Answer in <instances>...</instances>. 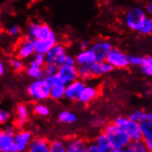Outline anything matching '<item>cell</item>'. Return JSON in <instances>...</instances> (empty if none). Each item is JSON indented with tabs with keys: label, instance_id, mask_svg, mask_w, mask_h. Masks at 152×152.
<instances>
[{
	"label": "cell",
	"instance_id": "cell-1",
	"mask_svg": "<svg viewBox=\"0 0 152 152\" xmlns=\"http://www.w3.org/2000/svg\"><path fill=\"white\" fill-rule=\"evenodd\" d=\"M106 136L111 141V144L114 149L124 148L126 149L128 144L131 142V138L128 134L118 126L114 122L108 123L102 129Z\"/></svg>",
	"mask_w": 152,
	"mask_h": 152
},
{
	"label": "cell",
	"instance_id": "cell-2",
	"mask_svg": "<svg viewBox=\"0 0 152 152\" xmlns=\"http://www.w3.org/2000/svg\"><path fill=\"white\" fill-rule=\"evenodd\" d=\"M27 93L33 101L42 102L50 98L51 87L44 78L35 79L27 88Z\"/></svg>",
	"mask_w": 152,
	"mask_h": 152
},
{
	"label": "cell",
	"instance_id": "cell-3",
	"mask_svg": "<svg viewBox=\"0 0 152 152\" xmlns=\"http://www.w3.org/2000/svg\"><path fill=\"white\" fill-rule=\"evenodd\" d=\"M118 126L126 131L131 140L143 139V134L141 130V124L131 120L128 116H118L113 121Z\"/></svg>",
	"mask_w": 152,
	"mask_h": 152
},
{
	"label": "cell",
	"instance_id": "cell-4",
	"mask_svg": "<svg viewBox=\"0 0 152 152\" xmlns=\"http://www.w3.org/2000/svg\"><path fill=\"white\" fill-rule=\"evenodd\" d=\"M146 17V11L142 7H133L126 11L124 16V23L130 30L137 31Z\"/></svg>",
	"mask_w": 152,
	"mask_h": 152
},
{
	"label": "cell",
	"instance_id": "cell-5",
	"mask_svg": "<svg viewBox=\"0 0 152 152\" xmlns=\"http://www.w3.org/2000/svg\"><path fill=\"white\" fill-rule=\"evenodd\" d=\"M46 64L45 56L42 53H35L33 59L31 61V63L27 68V74L29 77L34 79H42L45 77L43 67Z\"/></svg>",
	"mask_w": 152,
	"mask_h": 152
},
{
	"label": "cell",
	"instance_id": "cell-6",
	"mask_svg": "<svg viewBox=\"0 0 152 152\" xmlns=\"http://www.w3.org/2000/svg\"><path fill=\"white\" fill-rule=\"evenodd\" d=\"M34 40L30 35L24 36L19 40L17 44L16 56L20 59H27L32 56L34 53H36L34 46Z\"/></svg>",
	"mask_w": 152,
	"mask_h": 152
},
{
	"label": "cell",
	"instance_id": "cell-7",
	"mask_svg": "<svg viewBox=\"0 0 152 152\" xmlns=\"http://www.w3.org/2000/svg\"><path fill=\"white\" fill-rule=\"evenodd\" d=\"M106 61L111 64L113 68H124L130 66L129 56L126 55L118 48H112L106 57Z\"/></svg>",
	"mask_w": 152,
	"mask_h": 152
},
{
	"label": "cell",
	"instance_id": "cell-8",
	"mask_svg": "<svg viewBox=\"0 0 152 152\" xmlns=\"http://www.w3.org/2000/svg\"><path fill=\"white\" fill-rule=\"evenodd\" d=\"M32 138V134L29 130L23 129L17 131L14 135V146L16 152H24L28 150Z\"/></svg>",
	"mask_w": 152,
	"mask_h": 152
},
{
	"label": "cell",
	"instance_id": "cell-9",
	"mask_svg": "<svg viewBox=\"0 0 152 152\" xmlns=\"http://www.w3.org/2000/svg\"><path fill=\"white\" fill-rule=\"evenodd\" d=\"M57 75L64 85H67L78 78L77 66H59Z\"/></svg>",
	"mask_w": 152,
	"mask_h": 152
},
{
	"label": "cell",
	"instance_id": "cell-10",
	"mask_svg": "<svg viewBox=\"0 0 152 152\" xmlns=\"http://www.w3.org/2000/svg\"><path fill=\"white\" fill-rule=\"evenodd\" d=\"M56 44H57L56 35L53 31L46 38L41 40H34L35 51H36L37 53H42V55H45L47 52H49Z\"/></svg>",
	"mask_w": 152,
	"mask_h": 152
},
{
	"label": "cell",
	"instance_id": "cell-11",
	"mask_svg": "<svg viewBox=\"0 0 152 152\" xmlns=\"http://www.w3.org/2000/svg\"><path fill=\"white\" fill-rule=\"evenodd\" d=\"M112 48L113 46L111 42L108 41H104V40L98 41L94 42L93 44H91V49L93 51L95 55L96 61H99V62L106 61V57L108 56V53Z\"/></svg>",
	"mask_w": 152,
	"mask_h": 152
},
{
	"label": "cell",
	"instance_id": "cell-12",
	"mask_svg": "<svg viewBox=\"0 0 152 152\" xmlns=\"http://www.w3.org/2000/svg\"><path fill=\"white\" fill-rule=\"evenodd\" d=\"M84 87L85 84L83 80L79 78L67 84L66 87V98L70 101H78L79 95L81 93Z\"/></svg>",
	"mask_w": 152,
	"mask_h": 152
},
{
	"label": "cell",
	"instance_id": "cell-13",
	"mask_svg": "<svg viewBox=\"0 0 152 152\" xmlns=\"http://www.w3.org/2000/svg\"><path fill=\"white\" fill-rule=\"evenodd\" d=\"M89 69H91V72L93 76V77H99L102 75L108 74L113 69V66L109 64L107 61L103 62H99V61H95L93 63L88 65Z\"/></svg>",
	"mask_w": 152,
	"mask_h": 152
},
{
	"label": "cell",
	"instance_id": "cell-14",
	"mask_svg": "<svg viewBox=\"0 0 152 152\" xmlns=\"http://www.w3.org/2000/svg\"><path fill=\"white\" fill-rule=\"evenodd\" d=\"M66 55V48L63 45H61V44H56L49 52H47L44 55V56H45L46 63L56 64L58 66V63L62 59V57Z\"/></svg>",
	"mask_w": 152,
	"mask_h": 152
},
{
	"label": "cell",
	"instance_id": "cell-15",
	"mask_svg": "<svg viewBox=\"0 0 152 152\" xmlns=\"http://www.w3.org/2000/svg\"><path fill=\"white\" fill-rule=\"evenodd\" d=\"M50 144L46 138L43 137H34L31 141L29 148H28V152H51L50 149Z\"/></svg>",
	"mask_w": 152,
	"mask_h": 152
},
{
	"label": "cell",
	"instance_id": "cell-16",
	"mask_svg": "<svg viewBox=\"0 0 152 152\" xmlns=\"http://www.w3.org/2000/svg\"><path fill=\"white\" fill-rule=\"evenodd\" d=\"M0 151L16 152L14 146V135L1 130V133H0Z\"/></svg>",
	"mask_w": 152,
	"mask_h": 152
},
{
	"label": "cell",
	"instance_id": "cell-17",
	"mask_svg": "<svg viewBox=\"0 0 152 152\" xmlns=\"http://www.w3.org/2000/svg\"><path fill=\"white\" fill-rule=\"evenodd\" d=\"M99 95V89L98 88L94 86H89V85H85L83 88L81 93L79 95L78 102L81 103H88L92 102L94 99H96V97Z\"/></svg>",
	"mask_w": 152,
	"mask_h": 152
},
{
	"label": "cell",
	"instance_id": "cell-18",
	"mask_svg": "<svg viewBox=\"0 0 152 152\" xmlns=\"http://www.w3.org/2000/svg\"><path fill=\"white\" fill-rule=\"evenodd\" d=\"M29 116H30V113H29V109H28V107H27V105L23 103H19L16 106L15 122H16L17 126H19V127L23 126L24 124L28 122Z\"/></svg>",
	"mask_w": 152,
	"mask_h": 152
},
{
	"label": "cell",
	"instance_id": "cell-19",
	"mask_svg": "<svg viewBox=\"0 0 152 152\" xmlns=\"http://www.w3.org/2000/svg\"><path fill=\"white\" fill-rule=\"evenodd\" d=\"M88 143L82 138H71L66 142L67 152H86Z\"/></svg>",
	"mask_w": 152,
	"mask_h": 152
},
{
	"label": "cell",
	"instance_id": "cell-20",
	"mask_svg": "<svg viewBox=\"0 0 152 152\" xmlns=\"http://www.w3.org/2000/svg\"><path fill=\"white\" fill-rule=\"evenodd\" d=\"M77 66H85L89 65L96 61V57L93 51L89 48L86 50H81V52L78 53V55L76 56Z\"/></svg>",
	"mask_w": 152,
	"mask_h": 152
},
{
	"label": "cell",
	"instance_id": "cell-21",
	"mask_svg": "<svg viewBox=\"0 0 152 152\" xmlns=\"http://www.w3.org/2000/svg\"><path fill=\"white\" fill-rule=\"evenodd\" d=\"M94 142L103 152H111L113 149L110 139L108 138V137L106 136V134L103 131L98 134V136L95 137Z\"/></svg>",
	"mask_w": 152,
	"mask_h": 152
},
{
	"label": "cell",
	"instance_id": "cell-22",
	"mask_svg": "<svg viewBox=\"0 0 152 152\" xmlns=\"http://www.w3.org/2000/svg\"><path fill=\"white\" fill-rule=\"evenodd\" d=\"M126 150V152H149L147 143L144 139L131 140Z\"/></svg>",
	"mask_w": 152,
	"mask_h": 152
},
{
	"label": "cell",
	"instance_id": "cell-23",
	"mask_svg": "<svg viewBox=\"0 0 152 152\" xmlns=\"http://www.w3.org/2000/svg\"><path fill=\"white\" fill-rule=\"evenodd\" d=\"M66 85L64 84H57L51 88L50 98L55 101L62 100L63 98H66Z\"/></svg>",
	"mask_w": 152,
	"mask_h": 152
},
{
	"label": "cell",
	"instance_id": "cell-24",
	"mask_svg": "<svg viewBox=\"0 0 152 152\" xmlns=\"http://www.w3.org/2000/svg\"><path fill=\"white\" fill-rule=\"evenodd\" d=\"M58 121L65 124H72L77 121V115L69 111H63L58 114Z\"/></svg>",
	"mask_w": 152,
	"mask_h": 152
},
{
	"label": "cell",
	"instance_id": "cell-25",
	"mask_svg": "<svg viewBox=\"0 0 152 152\" xmlns=\"http://www.w3.org/2000/svg\"><path fill=\"white\" fill-rule=\"evenodd\" d=\"M140 124H141V130L143 134V139L145 140L152 139V121L147 119Z\"/></svg>",
	"mask_w": 152,
	"mask_h": 152
},
{
	"label": "cell",
	"instance_id": "cell-26",
	"mask_svg": "<svg viewBox=\"0 0 152 152\" xmlns=\"http://www.w3.org/2000/svg\"><path fill=\"white\" fill-rule=\"evenodd\" d=\"M139 33L143 35H149L152 34V18L147 16L145 20H143L140 28L137 31Z\"/></svg>",
	"mask_w": 152,
	"mask_h": 152
},
{
	"label": "cell",
	"instance_id": "cell-27",
	"mask_svg": "<svg viewBox=\"0 0 152 152\" xmlns=\"http://www.w3.org/2000/svg\"><path fill=\"white\" fill-rule=\"evenodd\" d=\"M148 113H146L144 110H141V109H137L136 111H134L132 112L129 115H128V117L133 120V121H135L138 124H141L143 123L144 121H146L148 119Z\"/></svg>",
	"mask_w": 152,
	"mask_h": 152
},
{
	"label": "cell",
	"instance_id": "cell-28",
	"mask_svg": "<svg viewBox=\"0 0 152 152\" xmlns=\"http://www.w3.org/2000/svg\"><path fill=\"white\" fill-rule=\"evenodd\" d=\"M42 25V24L37 23V22H30L28 24V29H27V31H28V35H30L33 39L37 40L40 36Z\"/></svg>",
	"mask_w": 152,
	"mask_h": 152
},
{
	"label": "cell",
	"instance_id": "cell-29",
	"mask_svg": "<svg viewBox=\"0 0 152 152\" xmlns=\"http://www.w3.org/2000/svg\"><path fill=\"white\" fill-rule=\"evenodd\" d=\"M140 70L142 74H144L145 76L152 77V56H144V62L140 66Z\"/></svg>",
	"mask_w": 152,
	"mask_h": 152
},
{
	"label": "cell",
	"instance_id": "cell-30",
	"mask_svg": "<svg viewBox=\"0 0 152 152\" xmlns=\"http://www.w3.org/2000/svg\"><path fill=\"white\" fill-rule=\"evenodd\" d=\"M77 73H78V78L83 80V81L94 78L88 65L77 66Z\"/></svg>",
	"mask_w": 152,
	"mask_h": 152
},
{
	"label": "cell",
	"instance_id": "cell-31",
	"mask_svg": "<svg viewBox=\"0 0 152 152\" xmlns=\"http://www.w3.org/2000/svg\"><path fill=\"white\" fill-rule=\"evenodd\" d=\"M50 149L51 152H67L66 142L60 139L53 140L50 144Z\"/></svg>",
	"mask_w": 152,
	"mask_h": 152
},
{
	"label": "cell",
	"instance_id": "cell-32",
	"mask_svg": "<svg viewBox=\"0 0 152 152\" xmlns=\"http://www.w3.org/2000/svg\"><path fill=\"white\" fill-rule=\"evenodd\" d=\"M33 113H35L38 116H41V117H45V116L49 115L50 109H49V107L46 106L45 104L37 103V104H35L33 107Z\"/></svg>",
	"mask_w": 152,
	"mask_h": 152
},
{
	"label": "cell",
	"instance_id": "cell-33",
	"mask_svg": "<svg viewBox=\"0 0 152 152\" xmlns=\"http://www.w3.org/2000/svg\"><path fill=\"white\" fill-rule=\"evenodd\" d=\"M58 68H59V66L56 64L46 63L45 66H44V67H43V71H44V74H45V77L57 74Z\"/></svg>",
	"mask_w": 152,
	"mask_h": 152
},
{
	"label": "cell",
	"instance_id": "cell-34",
	"mask_svg": "<svg viewBox=\"0 0 152 152\" xmlns=\"http://www.w3.org/2000/svg\"><path fill=\"white\" fill-rule=\"evenodd\" d=\"M77 66L76 57H73L68 55L64 56L58 63V66Z\"/></svg>",
	"mask_w": 152,
	"mask_h": 152
},
{
	"label": "cell",
	"instance_id": "cell-35",
	"mask_svg": "<svg viewBox=\"0 0 152 152\" xmlns=\"http://www.w3.org/2000/svg\"><path fill=\"white\" fill-rule=\"evenodd\" d=\"M10 66L13 68V70L16 71V72H20L24 68V65L22 63V61L19 57L11 58L10 61Z\"/></svg>",
	"mask_w": 152,
	"mask_h": 152
},
{
	"label": "cell",
	"instance_id": "cell-36",
	"mask_svg": "<svg viewBox=\"0 0 152 152\" xmlns=\"http://www.w3.org/2000/svg\"><path fill=\"white\" fill-rule=\"evenodd\" d=\"M52 32H53V31L51 29V27L46 23H42V30H41V32H40V36H39V38L37 40H41V39H44V38L48 37Z\"/></svg>",
	"mask_w": 152,
	"mask_h": 152
},
{
	"label": "cell",
	"instance_id": "cell-37",
	"mask_svg": "<svg viewBox=\"0 0 152 152\" xmlns=\"http://www.w3.org/2000/svg\"><path fill=\"white\" fill-rule=\"evenodd\" d=\"M144 62V56H129V64L134 66H141Z\"/></svg>",
	"mask_w": 152,
	"mask_h": 152
},
{
	"label": "cell",
	"instance_id": "cell-38",
	"mask_svg": "<svg viewBox=\"0 0 152 152\" xmlns=\"http://www.w3.org/2000/svg\"><path fill=\"white\" fill-rule=\"evenodd\" d=\"M11 118V113L7 110H1L0 111V123L2 124H7Z\"/></svg>",
	"mask_w": 152,
	"mask_h": 152
},
{
	"label": "cell",
	"instance_id": "cell-39",
	"mask_svg": "<svg viewBox=\"0 0 152 152\" xmlns=\"http://www.w3.org/2000/svg\"><path fill=\"white\" fill-rule=\"evenodd\" d=\"M106 124H107L101 118H95L91 121V126L95 128H98V129H101V128L103 129Z\"/></svg>",
	"mask_w": 152,
	"mask_h": 152
},
{
	"label": "cell",
	"instance_id": "cell-40",
	"mask_svg": "<svg viewBox=\"0 0 152 152\" xmlns=\"http://www.w3.org/2000/svg\"><path fill=\"white\" fill-rule=\"evenodd\" d=\"M86 152H103L95 142L91 143H88V147H87V151Z\"/></svg>",
	"mask_w": 152,
	"mask_h": 152
},
{
	"label": "cell",
	"instance_id": "cell-41",
	"mask_svg": "<svg viewBox=\"0 0 152 152\" xmlns=\"http://www.w3.org/2000/svg\"><path fill=\"white\" fill-rule=\"evenodd\" d=\"M20 32V27L18 25H12L10 27V29L7 30V33L10 35V36H17L18 34Z\"/></svg>",
	"mask_w": 152,
	"mask_h": 152
},
{
	"label": "cell",
	"instance_id": "cell-42",
	"mask_svg": "<svg viewBox=\"0 0 152 152\" xmlns=\"http://www.w3.org/2000/svg\"><path fill=\"white\" fill-rule=\"evenodd\" d=\"M146 11H147L149 15L152 16V1H150V2H148V3L147 4V6H146Z\"/></svg>",
	"mask_w": 152,
	"mask_h": 152
},
{
	"label": "cell",
	"instance_id": "cell-43",
	"mask_svg": "<svg viewBox=\"0 0 152 152\" xmlns=\"http://www.w3.org/2000/svg\"><path fill=\"white\" fill-rule=\"evenodd\" d=\"M80 49L81 50H86L88 49V42L87 41H83L80 43Z\"/></svg>",
	"mask_w": 152,
	"mask_h": 152
},
{
	"label": "cell",
	"instance_id": "cell-44",
	"mask_svg": "<svg viewBox=\"0 0 152 152\" xmlns=\"http://www.w3.org/2000/svg\"><path fill=\"white\" fill-rule=\"evenodd\" d=\"M5 70H6L5 65H4L3 62H1V63H0V76H1V77L4 75V73H5Z\"/></svg>",
	"mask_w": 152,
	"mask_h": 152
},
{
	"label": "cell",
	"instance_id": "cell-45",
	"mask_svg": "<svg viewBox=\"0 0 152 152\" xmlns=\"http://www.w3.org/2000/svg\"><path fill=\"white\" fill-rule=\"evenodd\" d=\"M145 140V139H144ZM146 141V143H147V146H148V150H149V152H152V139H150V140H145Z\"/></svg>",
	"mask_w": 152,
	"mask_h": 152
},
{
	"label": "cell",
	"instance_id": "cell-46",
	"mask_svg": "<svg viewBox=\"0 0 152 152\" xmlns=\"http://www.w3.org/2000/svg\"><path fill=\"white\" fill-rule=\"evenodd\" d=\"M111 152H126V150L124 148H118V149H113Z\"/></svg>",
	"mask_w": 152,
	"mask_h": 152
},
{
	"label": "cell",
	"instance_id": "cell-47",
	"mask_svg": "<svg viewBox=\"0 0 152 152\" xmlns=\"http://www.w3.org/2000/svg\"><path fill=\"white\" fill-rule=\"evenodd\" d=\"M148 119L150 120V121H152V113H149L148 114Z\"/></svg>",
	"mask_w": 152,
	"mask_h": 152
}]
</instances>
